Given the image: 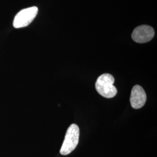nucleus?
Returning a JSON list of instances; mask_svg holds the SVG:
<instances>
[{"mask_svg":"<svg viewBox=\"0 0 157 157\" xmlns=\"http://www.w3.org/2000/svg\"><path fill=\"white\" fill-rule=\"evenodd\" d=\"M115 82L113 76L104 73L99 76L95 83V89L97 92L102 97L111 98L117 94V89L113 86Z\"/></svg>","mask_w":157,"mask_h":157,"instance_id":"1","label":"nucleus"},{"mask_svg":"<svg viewBox=\"0 0 157 157\" xmlns=\"http://www.w3.org/2000/svg\"><path fill=\"white\" fill-rule=\"evenodd\" d=\"M79 128L76 124H72L67 129L65 139L60 150V153L67 155L73 151L78 143Z\"/></svg>","mask_w":157,"mask_h":157,"instance_id":"2","label":"nucleus"},{"mask_svg":"<svg viewBox=\"0 0 157 157\" xmlns=\"http://www.w3.org/2000/svg\"><path fill=\"white\" fill-rule=\"evenodd\" d=\"M38 13V8L32 6L19 12L15 17L13 26L15 28H22L28 26L36 17Z\"/></svg>","mask_w":157,"mask_h":157,"instance_id":"3","label":"nucleus"},{"mask_svg":"<svg viewBox=\"0 0 157 157\" xmlns=\"http://www.w3.org/2000/svg\"><path fill=\"white\" fill-rule=\"evenodd\" d=\"M155 32L154 29L148 25H141L133 32L132 37L135 42L145 43L150 41L154 37Z\"/></svg>","mask_w":157,"mask_h":157,"instance_id":"4","label":"nucleus"},{"mask_svg":"<svg viewBox=\"0 0 157 157\" xmlns=\"http://www.w3.org/2000/svg\"><path fill=\"white\" fill-rule=\"evenodd\" d=\"M147 100L146 92L142 87L135 86L131 91L130 104L134 109H139L143 107Z\"/></svg>","mask_w":157,"mask_h":157,"instance_id":"5","label":"nucleus"}]
</instances>
